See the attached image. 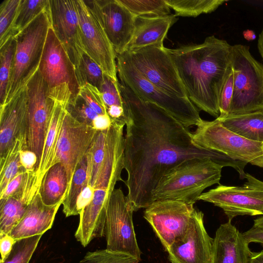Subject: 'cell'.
<instances>
[{
	"label": "cell",
	"instance_id": "6da1fadb",
	"mask_svg": "<svg viewBox=\"0 0 263 263\" xmlns=\"http://www.w3.org/2000/svg\"><path fill=\"white\" fill-rule=\"evenodd\" d=\"M126 116L124 168L127 201L134 211L153 203L152 193L167 172L190 159H209L244 174L247 163L202 147L189 127L155 104L143 101L119 81Z\"/></svg>",
	"mask_w": 263,
	"mask_h": 263
},
{
	"label": "cell",
	"instance_id": "7a4b0ae2",
	"mask_svg": "<svg viewBox=\"0 0 263 263\" xmlns=\"http://www.w3.org/2000/svg\"><path fill=\"white\" fill-rule=\"evenodd\" d=\"M167 50L188 99L199 109L218 117L219 98L232 70V45L211 35L201 44Z\"/></svg>",
	"mask_w": 263,
	"mask_h": 263
},
{
	"label": "cell",
	"instance_id": "3957f363",
	"mask_svg": "<svg viewBox=\"0 0 263 263\" xmlns=\"http://www.w3.org/2000/svg\"><path fill=\"white\" fill-rule=\"evenodd\" d=\"M222 167L209 159L186 160L162 177L153 192V202L170 200L194 204L205 189L220 184Z\"/></svg>",
	"mask_w": 263,
	"mask_h": 263
},
{
	"label": "cell",
	"instance_id": "277c9868",
	"mask_svg": "<svg viewBox=\"0 0 263 263\" xmlns=\"http://www.w3.org/2000/svg\"><path fill=\"white\" fill-rule=\"evenodd\" d=\"M125 125L123 123L112 122L108 129L97 131L86 154L88 184L95 190L112 192L117 181L122 180Z\"/></svg>",
	"mask_w": 263,
	"mask_h": 263
},
{
	"label": "cell",
	"instance_id": "5b68a950",
	"mask_svg": "<svg viewBox=\"0 0 263 263\" xmlns=\"http://www.w3.org/2000/svg\"><path fill=\"white\" fill-rule=\"evenodd\" d=\"M38 70L51 99L65 108L76 103L80 91L76 67L51 25Z\"/></svg>",
	"mask_w": 263,
	"mask_h": 263
},
{
	"label": "cell",
	"instance_id": "8992f818",
	"mask_svg": "<svg viewBox=\"0 0 263 263\" xmlns=\"http://www.w3.org/2000/svg\"><path fill=\"white\" fill-rule=\"evenodd\" d=\"M51 25L49 7L14 37L16 46L5 104L19 90L26 86L38 70L48 29Z\"/></svg>",
	"mask_w": 263,
	"mask_h": 263
},
{
	"label": "cell",
	"instance_id": "52a82bcc",
	"mask_svg": "<svg viewBox=\"0 0 263 263\" xmlns=\"http://www.w3.org/2000/svg\"><path fill=\"white\" fill-rule=\"evenodd\" d=\"M119 81L128 87L144 101L165 110L187 127L197 126L202 120L198 108L188 99L171 95L146 80L123 53L116 55Z\"/></svg>",
	"mask_w": 263,
	"mask_h": 263
},
{
	"label": "cell",
	"instance_id": "ba28073f",
	"mask_svg": "<svg viewBox=\"0 0 263 263\" xmlns=\"http://www.w3.org/2000/svg\"><path fill=\"white\" fill-rule=\"evenodd\" d=\"M234 89L229 115L263 109V64L256 60L249 46L232 45Z\"/></svg>",
	"mask_w": 263,
	"mask_h": 263
},
{
	"label": "cell",
	"instance_id": "9c48e42d",
	"mask_svg": "<svg viewBox=\"0 0 263 263\" xmlns=\"http://www.w3.org/2000/svg\"><path fill=\"white\" fill-rule=\"evenodd\" d=\"M192 136L194 141L202 147L263 167V143L248 140L231 132L217 118L211 121L202 120Z\"/></svg>",
	"mask_w": 263,
	"mask_h": 263
},
{
	"label": "cell",
	"instance_id": "30bf717a",
	"mask_svg": "<svg viewBox=\"0 0 263 263\" xmlns=\"http://www.w3.org/2000/svg\"><path fill=\"white\" fill-rule=\"evenodd\" d=\"M26 87L27 109L22 149L34 153L39 165L55 101L48 96L46 86L39 70L30 79Z\"/></svg>",
	"mask_w": 263,
	"mask_h": 263
},
{
	"label": "cell",
	"instance_id": "8fae6325",
	"mask_svg": "<svg viewBox=\"0 0 263 263\" xmlns=\"http://www.w3.org/2000/svg\"><path fill=\"white\" fill-rule=\"evenodd\" d=\"M122 53L154 85L171 95L188 98L167 48L148 46Z\"/></svg>",
	"mask_w": 263,
	"mask_h": 263
},
{
	"label": "cell",
	"instance_id": "7c38bea8",
	"mask_svg": "<svg viewBox=\"0 0 263 263\" xmlns=\"http://www.w3.org/2000/svg\"><path fill=\"white\" fill-rule=\"evenodd\" d=\"M243 185L219 184L203 193L198 200L210 202L222 209L232 220L238 216L263 215V181L247 173Z\"/></svg>",
	"mask_w": 263,
	"mask_h": 263
},
{
	"label": "cell",
	"instance_id": "4fadbf2b",
	"mask_svg": "<svg viewBox=\"0 0 263 263\" xmlns=\"http://www.w3.org/2000/svg\"><path fill=\"white\" fill-rule=\"evenodd\" d=\"M134 211L121 189H115L106 209L105 236L106 249L141 260L133 221Z\"/></svg>",
	"mask_w": 263,
	"mask_h": 263
},
{
	"label": "cell",
	"instance_id": "5bb4252c",
	"mask_svg": "<svg viewBox=\"0 0 263 263\" xmlns=\"http://www.w3.org/2000/svg\"><path fill=\"white\" fill-rule=\"evenodd\" d=\"M196 210L193 204L157 200L145 208L143 216L167 251L176 239L186 232Z\"/></svg>",
	"mask_w": 263,
	"mask_h": 263
},
{
	"label": "cell",
	"instance_id": "9a60e30c",
	"mask_svg": "<svg viewBox=\"0 0 263 263\" xmlns=\"http://www.w3.org/2000/svg\"><path fill=\"white\" fill-rule=\"evenodd\" d=\"M76 3L85 51L104 73L118 81L116 53L99 18L85 1L76 0Z\"/></svg>",
	"mask_w": 263,
	"mask_h": 263
},
{
	"label": "cell",
	"instance_id": "2e32d148",
	"mask_svg": "<svg viewBox=\"0 0 263 263\" xmlns=\"http://www.w3.org/2000/svg\"><path fill=\"white\" fill-rule=\"evenodd\" d=\"M97 132L92 127L77 121L66 110L53 164L61 162L64 165L68 186L77 166L86 155Z\"/></svg>",
	"mask_w": 263,
	"mask_h": 263
},
{
	"label": "cell",
	"instance_id": "e0dca14e",
	"mask_svg": "<svg viewBox=\"0 0 263 263\" xmlns=\"http://www.w3.org/2000/svg\"><path fill=\"white\" fill-rule=\"evenodd\" d=\"M85 2L99 18L116 55L126 51L135 31L136 17L118 0Z\"/></svg>",
	"mask_w": 263,
	"mask_h": 263
},
{
	"label": "cell",
	"instance_id": "ac0fdd59",
	"mask_svg": "<svg viewBox=\"0 0 263 263\" xmlns=\"http://www.w3.org/2000/svg\"><path fill=\"white\" fill-rule=\"evenodd\" d=\"M214 239L207 233L203 214L196 210L184 234L167 251L172 263H211Z\"/></svg>",
	"mask_w": 263,
	"mask_h": 263
},
{
	"label": "cell",
	"instance_id": "d6986e66",
	"mask_svg": "<svg viewBox=\"0 0 263 263\" xmlns=\"http://www.w3.org/2000/svg\"><path fill=\"white\" fill-rule=\"evenodd\" d=\"M51 27L75 66L85 52L76 0H49Z\"/></svg>",
	"mask_w": 263,
	"mask_h": 263
},
{
	"label": "cell",
	"instance_id": "ffe728a7",
	"mask_svg": "<svg viewBox=\"0 0 263 263\" xmlns=\"http://www.w3.org/2000/svg\"><path fill=\"white\" fill-rule=\"evenodd\" d=\"M27 102L26 86L0 106V159L7 155L17 140L24 143Z\"/></svg>",
	"mask_w": 263,
	"mask_h": 263
},
{
	"label": "cell",
	"instance_id": "44dd1931",
	"mask_svg": "<svg viewBox=\"0 0 263 263\" xmlns=\"http://www.w3.org/2000/svg\"><path fill=\"white\" fill-rule=\"evenodd\" d=\"M44 177L36 170L28 172L22 186L16 192L0 199V235H10L20 222L39 193Z\"/></svg>",
	"mask_w": 263,
	"mask_h": 263
},
{
	"label": "cell",
	"instance_id": "7402d4cb",
	"mask_svg": "<svg viewBox=\"0 0 263 263\" xmlns=\"http://www.w3.org/2000/svg\"><path fill=\"white\" fill-rule=\"evenodd\" d=\"M252 252L242 233L228 220L216 232L211 263H249Z\"/></svg>",
	"mask_w": 263,
	"mask_h": 263
},
{
	"label": "cell",
	"instance_id": "603a6c76",
	"mask_svg": "<svg viewBox=\"0 0 263 263\" xmlns=\"http://www.w3.org/2000/svg\"><path fill=\"white\" fill-rule=\"evenodd\" d=\"M112 192L95 190L92 201L80 214L74 236L83 247H86L93 239L105 236L106 209Z\"/></svg>",
	"mask_w": 263,
	"mask_h": 263
},
{
	"label": "cell",
	"instance_id": "cb8c5ba5",
	"mask_svg": "<svg viewBox=\"0 0 263 263\" xmlns=\"http://www.w3.org/2000/svg\"><path fill=\"white\" fill-rule=\"evenodd\" d=\"M61 204L46 205L38 193L10 235L16 240L42 235L52 227L55 215Z\"/></svg>",
	"mask_w": 263,
	"mask_h": 263
},
{
	"label": "cell",
	"instance_id": "d4e9b609",
	"mask_svg": "<svg viewBox=\"0 0 263 263\" xmlns=\"http://www.w3.org/2000/svg\"><path fill=\"white\" fill-rule=\"evenodd\" d=\"M177 20L173 14L136 17L135 31L126 51L148 46L163 47L169 29Z\"/></svg>",
	"mask_w": 263,
	"mask_h": 263
},
{
	"label": "cell",
	"instance_id": "484cf974",
	"mask_svg": "<svg viewBox=\"0 0 263 263\" xmlns=\"http://www.w3.org/2000/svg\"><path fill=\"white\" fill-rule=\"evenodd\" d=\"M68 187L67 173L61 162L53 164L42 180L39 193L43 203L48 206L62 204Z\"/></svg>",
	"mask_w": 263,
	"mask_h": 263
},
{
	"label": "cell",
	"instance_id": "4316f807",
	"mask_svg": "<svg viewBox=\"0 0 263 263\" xmlns=\"http://www.w3.org/2000/svg\"><path fill=\"white\" fill-rule=\"evenodd\" d=\"M222 125L248 140L263 143V109L246 114L217 118Z\"/></svg>",
	"mask_w": 263,
	"mask_h": 263
},
{
	"label": "cell",
	"instance_id": "83f0119b",
	"mask_svg": "<svg viewBox=\"0 0 263 263\" xmlns=\"http://www.w3.org/2000/svg\"><path fill=\"white\" fill-rule=\"evenodd\" d=\"M66 109L55 102L49 127L45 138L42 157L37 171L43 176L53 165L61 128Z\"/></svg>",
	"mask_w": 263,
	"mask_h": 263
},
{
	"label": "cell",
	"instance_id": "f1b7e54d",
	"mask_svg": "<svg viewBox=\"0 0 263 263\" xmlns=\"http://www.w3.org/2000/svg\"><path fill=\"white\" fill-rule=\"evenodd\" d=\"M88 184V161L86 155L77 166L62 202L63 211L66 217L77 215V199Z\"/></svg>",
	"mask_w": 263,
	"mask_h": 263
},
{
	"label": "cell",
	"instance_id": "f546056e",
	"mask_svg": "<svg viewBox=\"0 0 263 263\" xmlns=\"http://www.w3.org/2000/svg\"><path fill=\"white\" fill-rule=\"evenodd\" d=\"M49 7V0H21L13 20L10 37H14Z\"/></svg>",
	"mask_w": 263,
	"mask_h": 263
},
{
	"label": "cell",
	"instance_id": "4dcf8cb0",
	"mask_svg": "<svg viewBox=\"0 0 263 263\" xmlns=\"http://www.w3.org/2000/svg\"><path fill=\"white\" fill-rule=\"evenodd\" d=\"M176 16L196 17L215 11L226 3L224 0H165Z\"/></svg>",
	"mask_w": 263,
	"mask_h": 263
},
{
	"label": "cell",
	"instance_id": "1f68e13d",
	"mask_svg": "<svg viewBox=\"0 0 263 263\" xmlns=\"http://www.w3.org/2000/svg\"><path fill=\"white\" fill-rule=\"evenodd\" d=\"M15 46V40L12 37L0 46V106L5 104L7 98Z\"/></svg>",
	"mask_w": 263,
	"mask_h": 263
},
{
	"label": "cell",
	"instance_id": "d6a6232c",
	"mask_svg": "<svg viewBox=\"0 0 263 263\" xmlns=\"http://www.w3.org/2000/svg\"><path fill=\"white\" fill-rule=\"evenodd\" d=\"M136 17L159 16L172 14L165 0H118Z\"/></svg>",
	"mask_w": 263,
	"mask_h": 263
},
{
	"label": "cell",
	"instance_id": "836d02e7",
	"mask_svg": "<svg viewBox=\"0 0 263 263\" xmlns=\"http://www.w3.org/2000/svg\"><path fill=\"white\" fill-rule=\"evenodd\" d=\"M76 71L80 87L88 83L100 90L103 83L104 72L86 52L83 54Z\"/></svg>",
	"mask_w": 263,
	"mask_h": 263
},
{
	"label": "cell",
	"instance_id": "e575fe53",
	"mask_svg": "<svg viewBox=\"0 0 263 263\" xmlns=\"http://www.w3.org/2000/svg\"><path fill=\"white\" fill-rule=\"evenodd\" d=\"M42 235L17 240L8 257L0 263H29Z\"/></svg>",
	"mask_w": 263,
	"mask_h": 263
},
{
	"label": "cell",
	"instance_id": "d590c367",
	"mask_svg": "<svg viewBox=\"0 0 263 263\" xmlns=\"http://www.w3.org/2000/svg\"><path fill=\"white\" fill-rule=\"evenodd\" d=\"M21 0H5L0 6V46L10 38L11 26Z\"/></svg>",
	"mask_w": 263,
	"mask_h": 263
},
{
	"label": "cell",
	"instance_id": "8d00e7d4",
	"mask_svg": "<svg viewBox=\"0 0 263 263\" xmlns=\"http://www.w3.org/2000/svg\"><path fill=\"white\" fill-rule=\"evenodd\" d=\"M135 258L126 254L106 249L88 252L79 263H138Z\"/></svg>",
	"mask_w": 263,
	"mask_h": 263
},
{
	"label": "cell",
	"instance_id": "74e56055",
	"mask_svg": "<svg viewBox=\"0 0 263 263\" xmlns=\"http://www.w3.org/2000/svg\"><path fill=\"white\" fill-rule=\"evenodd\" d=\"M106 109L111 106H124L119 80L116 81L104 73L103 83L100 89Z\"/></svg>",
	"mask_w": 263,
	"mask_h": 263
},
{
	"label": "cell",
	"instance_id": "f35d334b",
	"mask_svg": "<svg viewBox=\"0 0 263 263\" xmlns=\"http://www.w3.org/2000/svg\"><path fill=\"white\" fill-rule=\"evenodd\" d=\"M79 96L98 115L107 114L101 92L89 84L80 87Z\"/></svg>",
	"mask_w": 263,
	"mask_h": 263
},
{
	"label": "cell",
	"instance_id": "ab89813d",
	"mask_svg": "<svg viewBox=\"0 0 263 263\" xmlns=\"http://www.w3.org/2000/svg\"><path fill=\"white\" fill-rule=\"evenodd\" d=\"M65 109L77 121L91 127L98 115L80 96L74 104L67 106Z\"/></svg>",
	"mask_w": 263,
	"mask_h": 263
},
{
	"label": "cell",
	"instance_id": "60d3db41",
	"mask_svg": "<svg viewBox=\"0 0 263 263\" xmlns=\"http://www.w3.org/2000/svg\"><path fill=\"white\" fill-rule=\"evenodd\" d=\"M233 89L234 75L232 68V70L224 84L219 98V110L220 114L218 118H223L229 115L233 96Z\"/></svg>",
	"mask_w": 263,
	"mask_h": 263
},
{
	"label": "cell",
	"instance_id": "b9f144b4",
	"mask_svg": "<svg viewBox=\"0 0 263 263\" xmlns=\"http://www.w3.org/2000/svg\"><path fill=\"white\" fill-rule=\"evenodd\" d=\"M28 172L24 170L20 172L7 185L0 194V199L8 198L16 192L23 185Z\"/></svg>",
	"mask_w": 263,
	"mask_h": 263
},
{
	"label": "cell",
	"instance_id": "7bdbcfd3",
	"mask_svg": "<svg viewBox=\"0 0 263 263\" xmlns=\"http://www.w3.org/2000/svg\"><path fill=\"white\" fill-rule=\"evenodd\" d=\"M20 159L23 167L26 171H37L39 161L34 153L27 149H21L20 152Z\"/></svg>",
	"mask_w": 263,
	"mask_h": 263
},
{
	"label": "cell",
	"instance_id": "ee69618b",
	"mask_svg": "<svg viewBox=\"0 0 263 263\" xmlns=\"http://www.w3.org/2000/svg\"><path fill=\"white\" fill-rule=\"evenodd\" d=\"M95 191V189L91 185L88 184L80 193L76 203L77 215H80L84 209L92 201Z\"/></svg>",
	"mask_w": 263,
	"mask_h": 263
},
{
	"label": "cell",
	"instance_id": "f6af8a7d",
	"mask_svg": "<svg viewBox=\"0 0 263 263\" xmlns=\"http://www.w3.org/2000/svg\"><path fill=\"white\" fill-rule=\"evenodd\" d=\"M16 240L9 234L0 235V262L4 261L8 257Z\"/></svg>",
	"mask_w": 263,
	"mask_h": 263
},
{
	"label": "cell",
	"instance_id": "bcb514c9",
	"mask_svg": "<svg viewBox=\"0 0 263 263\" xmlns=\"http://www.w3.org/2000/svg\"><path fill=\"white\" fill-rule=\"evenodd\" d=\"M242 234L248 243H258L263 247V230L252 227Z\"/></svg>",
	"mask_w": 263,
	"mask_h": 263
},
{
	"label": "cell",
	"instance_id": "7dc6e473",
	"mask_svg": "<svg viewBox=\"0 0 263 263\" xmlns=\"http://www.w3.org/2000/svg\"><path fill=\"white\" fill-rule=\"evenodd\" d=\"M112 123L107 114L98 115L93 121L92 127L96 131H103L108 129Z\"/></svg>",
	"mask_w": 263,
	"mask_h": 263
},
{
	"label": "cell",
	"instance_id": "c3c4849f",
	"mask_svg": "<svg viewBox=\"0 0 263 263\" xmlns=\"http://www.w3.org/2000/svg\"><path fill=\"white\" fill-rule=\"evenodd\" d=\"M249 263H263V251L252 252Z\"/></svg>",
	"mask_w": 263,
	"mask_h": 263
},
{
	"label": "cell",
	"instance_id": "681fc988",
	"mask_svg": "<svg viewBox=\"0 0 263 263\" xmlns=\"http://www.w3.org/2000/svg\"><path fill=\"white\" fill-rule=\"evenodd\" d=\"M242 34L244 38L248 41H253L256 38V35L255 33L253 30L250 29H247L243 31Z\"/></svg>",
	"mask_w": 263,
	"mask_h": 263
},
{
	"label": "cell",
	"instance_id": "f907efd6",
	"mask_svg": "<svg viewBox=\"0 0 263 263\" xmlns=\"http://www.w3.org/2000/svg\"><path fill=\"white\" fill-rule=\"evenodd\" d=\"M257 48L259 54L263 60V28L259 35L257 42Z\"/></svg>",
	"mask_w": 263,
	"mask_h": 263
},
{
	"label": "cell",
	"instance_id": "816d5d0a",
	"mask_svg": "<svg viewBox=\"0 0 263 263\" xmlns=\"http://www.w3.org/2000/svg\"><path fill=\"white\" fill-rule=\"evenodd\" d=\"M253 227L263 230V216L255 219Z\"/></svg>",
	"mask_w": 263,
	"mask_h": 263
}]
</instances>
